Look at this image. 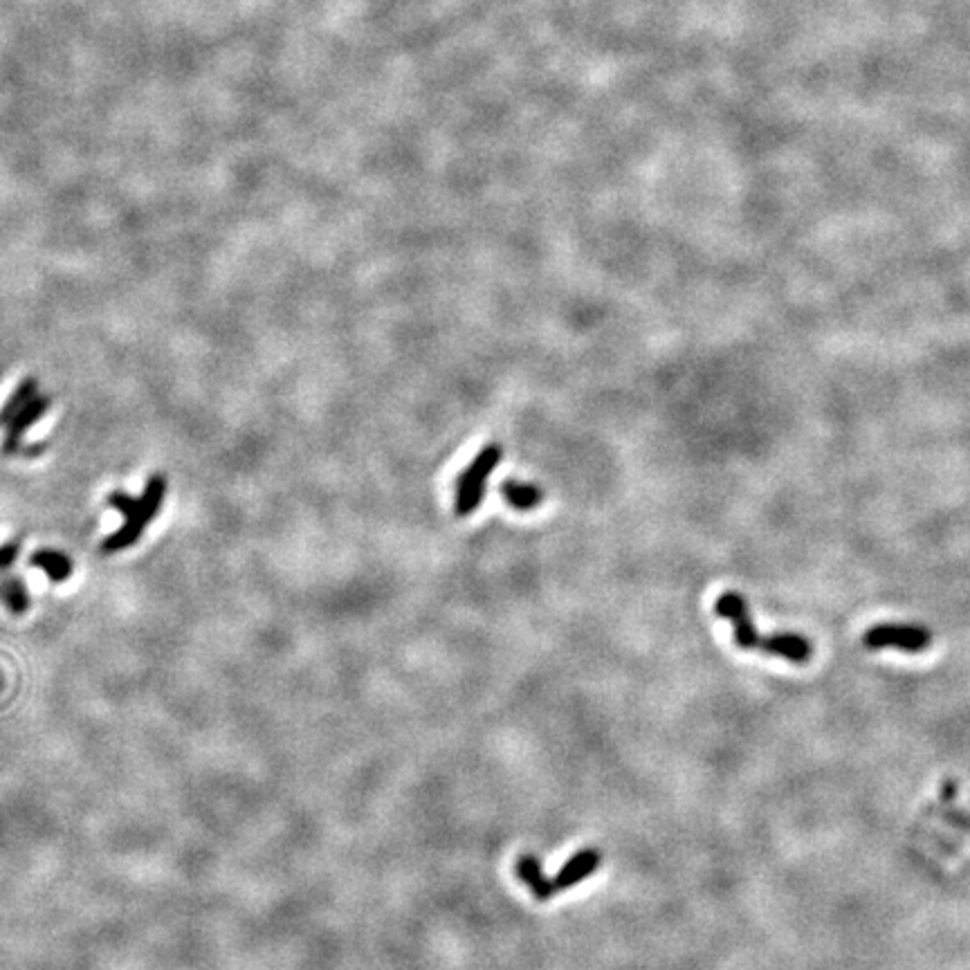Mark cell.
Listing matches in <instances>:
<instances>
[{"label":"cell","mask_w":970,"mask_h":970,"mask_svg":"<svg viewBox=\"0 0 970 970\" xmlns=\"http://www.w3.org/2000/svg\"><path fill=\"white\" fill-rule=\"evenodd\" d=\"M715 613L726 618L732 625V638L746 652H764L768 656H780L791 663H807L813 656V643L800 634H775L762 636L753 625L746 600L735 591H726L715 602Z\"/></svg>","instance_id":"1"},{"label":"cell","mask_w":970,"mask_h":970,"mask_svg":"<svg viewBox=\"0 0 970 970\" xmlns=\"http://www.w3.org/2000/svg\"><path fill=\"white\" fill-rule=\"evenodd\" d=\"M18 553H21V539H9V542L0 544V573L12 569V564L18 560Z\"/></svg>","instance_id":"11"},{"label":"cell","mask_w":970,"mask_h":970,"mask_svg":"<svg viewBox=\"0 0 970 970\" xmlns=\"http://www.w3.org/2000/svg\"><path fill=\"white\" fill-rule=\"evenodd\" d=\"M164 497H167V477H164V474H153V477L146 481V488L140 499H133L131 494L120 490L111 492L108 506L122 512L124 526L111 537L104 539L102 553L113 555L137 544V539L142 537V533L149 528L153 517L160 512Z\"/></svg>","instance_id":"2"},{"label":"cell","mask_w":970,"mask_h":970,"mask_svg":"<svg viewBox=\"0 0 970 970\" xmlns=\"http://www.w3.org/2000/svg\"><path fill=\"white\" fill-rule=\"evenodd\" d=\"M36 396H39V382H36V378H25L14 389L12 396H9V400L5 402L3 409H0V427H7L9 423H12L18 411H21L27 405V402H30Z\"/></svg>","instance_id":"10"},{"label":"cell","mask_w":970,"mask_h":970,"mask_svg":"<svg viewBox=\"0 0 970 970\" xmlns=\"http://www.w3.org/2000/svg\"><path fill=\"white\" fill-rule=\"evenodd\" d=\"M0 602L14 616L27 613V609H30V591H27L23 578H18V575H5V578H0Z\"/></svg>","instance_id":"9"},{"label":"cell","mask_w":970,"mask_h":970,"mask_svg":"<svg viewBox=\"0 0 970 970\" xmlns=\"http://www.w3.org/2000/svg\"><path fill=\"white\" fill-rule=\"evenodd\" d=\"M955 798H957V782H946L944 784V793H941V800L950 802V800H955Z\"/></svg>","instance_id":"12"},{"label":"cell","mask_w":970,"mask_h":970,"mask_svg":"<svg viewBox=\"0 0 970 970\" xmlns=\"http://www.w3.org/2000/svg\"><path fill=\"white\" fill-rule=\"evenodd\" d=\"M930 643L932 634L923 625H894V622H885V625L869 627L863 636V645L867 649L892 647L908 654L926 652Z\"/></svg>","instance_id":"5"},{"label":"cell","mask_w":970,"mask_h":970,"mask_svg":"<svg viewBox=\"0 0 970 970\" xmlns=\"http://www.w3.org/2000/svg\"><path fill=\"white\" fill-rule=\"evenodd\" d=\"M600 863H602V854L598 849H582L566 860L564 867L560 869V874L548 878L542 872L539 860L535 856L524 854L515 860V874L519 881L528 887L535 901H548L553 899L555 894L571 890V887L580 885L587 876L596 874L600 869Z\"/></svg>","instance_id":"3"},{"label":"cell","mask_w":970,"mask_h":970,"mask_svg":"<svg viewBox=\"0 0 970 970\" xmlns=\"http://www.w3.org/2000/svg\"><path fill=\"white\" fill-rule=\"evenodd\" d=\"M52 398L50 396H36L27 405L18 411L12 423L7 425V434L3 441V452L5 454H18L23 450V434L27 427H32L36 420H41L45 416V411L50 409Z\"/></svg>","instance_id":"6"},{"label":"cell","mask_w":970,"mask_h":970,"mask_svg":"<svg viewBox=\"0 0 970 970\" xmlns=\"http://www.w3.org/2000/svg\"><path fill=\"white\" fill-rule=\"evenodd\" d=\"M501 497L506 499L508 506H512L515 510L528 512V510H535L539 503L544 501V490L535 483L508 479L501 485Z\"/></svg>","instance_id":"7"},{"label":"cell","mask_w":970,"mask_h":970,"mask_svg":"<svg viewBox=\"0 0 970 970\" xmlns=\"http://www.w3.org/2000/svg\"><path fill=\"white\" fill-rule=\"evenodd\" d=\"M30 566L36 569H43L45 575L52 582H66L72 571H75V564H72L70 557L61 551H50V548H43V551H36L30 555Z\"/></svg>","instance_id":"8"},{"label":"cell","mask_w":970,"mask_h":970,"mask_svg":"<svg viewBox=\"0 0 970 970\" xmlns=\"http://www.w3.org/2000/svg\"><path fill=\"white\" fill-rule=\"evenodd\" d=\"M503 450L501 445L490 443L474 456V461L463 470V474L456 481V497H454V512L459 517H470L474 510L481 506L485 485L497 470Z\"/></svg>","instance_id":"4"}]
</instances>
